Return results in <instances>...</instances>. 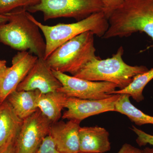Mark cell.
Listing matches in <instances>:
<instances>
[{
    "mask_svg": "<svg viewBox=\"0 0 153 153\" xmlns=\"http://www.w3.org/2000/svg\"><path fill=\"white\" fill-rule=\"evenodd\" d=\"M25 8H19L5 14L8 21L0 25V42L19 52L27 51L44 57L46 42L38 26L28 18Z\"/></svg>",
    "mask_w": 153,
    "mask_h": 153,
    "instance_id": "1",
    "label": "cell"
},
{
    "mask_svg": "<svg viewBox=\"0 0 153 153\" xmlns=\"http://www.w3.org/2000/svg\"><path fill=\"white\" fill-rule=\"evenodd\" d=\"M108 22L109 27L103 38L127 37L141 32L153 42V0H124Z\"/></svg>",
    "mask_w": 153,
    "mask_h": 153,
    "instance_id": "2",
    "label": "cell"
},
{
    "mask_svg": "<svg viewBox=\"0 0 153 153\" xmlns=\"http://www.w3.org/2000/svg\"><path fill=\"white\" fill-rule=\"evenodd\" d=\"M123 53V47H120L111 57L104 60L95 58L73 76L89 81L112 82L120 89H123L130 84L135 76L149 70L145 66H131L125 63Z\"/></svg>",
    "mask_w": 153,
    "mask_h": 153,
    "instance_id": "3",
    "label": "cell"
},
{
    "mask_svg": "<svg viewBox=\"0 0 153 153\" xmlns=\"http://www.w3.org/2000/svg\"><path fill=\"white\" fill-rule=\"evenodd\" d=\"M27 15L44 34L46 44L44 57L45 60L57 48L76 36L87 31H91L94 35L102 37L109 27L108 19L103 12L91 14L76 23L58 24L52 26L43 25L28 12Z\"/></svg>",
    "mask_w": 153,
    "mask_h": 153,
    "instance_id": "4",
    "label": "cell"
},
{
    "mask_svg": "<svg viewBox=\"0 0 153 153\" xmlns=\"http://www.w3.org/2000/svg\"><path fill=\"white\" fill-rule=\"evenodd\" d=\"M94 34L87 31L70 39L57 48L46 59L52 70L62 73L76 74L91 60L95 55Z\"/></svg>",
    "mask_w": 153,
    "mask_h": 153,
    "instance_id": "5",
    "label": "cell"
},
{
    "mask_svg": "<svg viewBox=\"0 0 153 153\" xmlns=\"http://www.w3.org/2000/svg\"><path fill=\"white\" fill-rule=\"evenodd\" d=\"M103 7L100 0H40L26 10L30 13L41 12L44 21L60 18L79 21L94 13L103 12Z\"/></svg>",
    "mask_w": 153,
    "mask_h": 153,
    "instance_id": "6",
    "label": "cell"
},
{
    "mask_svg": "<svg viewBox=\"0 0 153 153\" xmlns=\"http://www.w3.org/2000/svg\"><path fill=\"white\" fill-rule=\"evenodd\" d=\"M52 70L62 85L58 91L68 97L91 100L104 99L111 96V93L118 88L112 82L89 81Z\"/></svg>",
    "mask_w": 153,
    "mask_h": 153,
    "instance_id": "7",
    "label": "cell"
},
{
    "mask_svg": "<svg viewBox=\"0 0 153 153\" xmlns=\"http://www.w3.org/2000/svg\"><path fill=\"white\" fill-rule=\"evenodd\" d=\"M52 124L39 109L24 120L15 140V153H36Z\"/></svg>",
    "mask_w": 153,
    "mask_h": 153,
    "instance_id": "8",
    "label": "cell"
},
{
    "mask_svg": "<svg viewBox=\"0 0 153 153\" xmlns=\"http://www.w3.org/2000/svg\"><path fill=\"white\" fill-rule=\"evenodd\" d=\"M38 58L29 51L18 52L13 57L12 66L7 67L0 77V104L16 90Z\"/></svg>",
    "mask_w": 153,
    "mask_h": 153,
    "instance_id": "9",
    "label": "cell"
},
{
    "mask_svg": "<svg viewBox=\"0 0 153 153\" xmlns=\"http://www.w3.org/2000/svg\"><path fill=\"white\" fill-rule=\"evenodd\" d=\"M120 96L113 94L108 98L97 100L67 97L65 107L67 110L62 115V119L81 122L95 115L115 111L116 104Z\"/></svg>",
    "mask_w": 153,
    "mask_h": 153,
    "instance_id": "10",
    "label": "cell"
},
{
    "mask_svg": "<svg viewBox=\"0 0 153 153\" xmlns=\"http://www.w3.org/2000/svg\"><path fill=\"white\" fill-rule=\"evenodd\" d=\"M62 86L44 57H38L27 76L17 88L20 91L38 90L42 94L57 91Z\"/></svg>",
    "mask_w": 153,
    "mask_h": 153,
    "instance_id": "11",
    "label": "cell"
},
{
    "mask_svg": "<svg viewBox=\"0 0 153 153\" xmlns=\"http://www.w3.org/2000/svg\"><path fill=\"white\" fill-rule=\"evenodd\" d=\"M81 121L70 120L57 121L51 125L49 135L61 153L79 152V132Z\"/></svg>",
    "mask_w": 153,
    "mask_h": 153,
    "instance_id": "12",
    "label": "cell"
},
{
    "mask_svg": "<svg viewBox=\"0 0 153 153\" xmlns=\"http://www.w3.org/2000/svg\"><path fill=\"white\" fill-rule=\"evenodd\" d=\"M79 136V152L103 153L110 150L109 132L103 128L80 127Z\"/></svg>",
    "mask_w": 153,
    "mask_h": 153,
    "instance_id": "13",
    "label": "cell"
},
{
    "mask_svg": "<svg viewBox=\"0 0 153 153\" xmlns=\"http://www.w3.org/2000/svg\"><path fill=\"white\" fill-rule=\"evenodd\" d=\"M23 122L7 100L0 104V149L15 140Z\"/></svg>",
    "mask_w": 153,
    "mask_h": 153,
    "instance_id": "14",
    "label": "cell"
},
{
    "mask_svg": "<svg viewBox=\"0 0 153 153\" xmlns=\"http://www.w3.org/2000/svg\"><path fill=\"white\" fill-rule=\"evenodd\" d=\"M41 92L38 90L13 91L7 97L17 115L24 120L38 110L37 101Z\"/></svg>",
    "mask_w": 153,
    "mask_h": 153,
    "instance_id": "15",
    "label": "cell"
},
{
    "mask_svg": "<svg viewBox=\"0 0 153 153\" xmlns=\"http://www.w3.org/2000/svg\"><path fill=\"white\" fill-rule=\"evenodd\" d=\"M68 97L60 91L41 93L37 101V106L42 113L52 123L58 121L62 117V110L65 108Z\"/></svg>",
    "mask_w": 153,
    "mask_h": 153,
    "instance_id": "16",
    "label": "cell"
},
{
    "mask_svg": "<svg viewBox=\"0 0 153 153\" xmlns=\"http://www.w3.org/2000/svg\"><path fill=\"white\" fill-rule=\"evenodd\" d=\"M120 96L115 105V111L125 115L136 125H153V116L143 112L132 104L130 96L120 94Z\"/></svg>",
    "mask_w": 153,
    "mask_h": 153,
    "instance_id": "17",
    "label": "cell"
},
{
    "mask_svg": "<svg viewBox=\"0 0 153 153\" xmlns=\"http://www.w3.org/2000/svg\"><path fill=\"white\" fill-rule=\"evenodd\" d=\"M153 79V68L144 73L138 74L127 87L119 90H115L111 94H127L134 100L140 102L144 99L143 91L146 85Z\"/></svg>",
    "mask_w": 153,
    "mask_h": 153,
    "instance_id": "18",
    "label": "cell"
},
{
    "mask_svg": "<svg viewBox=\"0 0 153 153\" xmlns=\"http://www.w3.org/2000/svg\"><path fill=\"white\" fill-rule=\"evenodd\" d=\"M40 0H0V14L8 13L19 8H27L35 5Z\"/></svg>",
    "mask_w": 153,
    "mask_h": 153,
    "instance_id": "19",
    "label": "cell"
},
{
    "mask_svg": "<svg viewBox=\"0 0 153 153\" xmlns=\"http://www.w3.org/2000/svg\"><path fill=\"white\" fill-rule=\"evenodd\" d=\"M131 129L137 136L136 141L139 146H144L147 144L153 146V135L147 133L134 126H132Z\"/></svg>",
    "mask_w": 153,
    "mask_h": 153,
    "instance_id": "20",
    "label": "cell"
},
{
    "mask_svg": "<svg viewBox=\"0 0 153 153\" xmlns=\"http://www.w3.org/2000/svg\"><path fill=\"white\" fill-rule=\"evenodd\" d=\"M36 153H61L57 149L54 141L49 135L43 140Z\"/></svg>",
    "mask_w": 153,
    "mask_h": 153,
    "instance_id": "21",
    "label": "cell"
},
{
    "mask_svg": "<svg viewBox=\"0 0 153 153\" xmlns=\"http://www.w3.org/2000/svg\"><path fill=\"white\" fill-rule=\"evenodd\" d=\"M103 5V13L108 19L115 10L123 4L124 0H100Z\"/></svg>",
    "mask_w": 153,
    "mask_h": 153,
    "instance_id": "22",
    "label": "cell"
},
{
    "mask_svg": "<svg viewBox=\"0 0 153 153\" xmlns=\"http://www.w3.org/2000/svg\"><path fill=\"white\" fill-rule=\"evenodd\" d=\"M117 153H143V150L140 149L129 144L125 143Z\"/></svg>",
    "mask_w": 153,
    "mask_h": 153,
    "instance_id": "23",
    "label": "cell"
},
{
    "mask_svg": "<svg viewBox=\"0 0 153 153\" xmlns=\"http://www.w3.org/2000/svg\"><path fill=\"white\" fill-rule=\"evenodd\" d=\"M15 141L0 149V153H15Z\"/></svg>",
    "mask_w": 153,
    "mask_h": 153,
    "instance_id": "24",
    "label": "cell"
},
{
    "mask_svg": "<svg viewBox=\"0 0 153 153\" xmlns=\"http://www.w3.org/2000/svg\"><path fill=\"white\" fill-rule=\"evenodd\" d=\"M7 67L5 60H0V77L3 75Z\"/></svg>",
    "mask_w": 153,
    "mask_h": 153,
    "instance_id": "25",
    "label": "cell"
},
{
    "mask_svg": "<svg viewBox=\"0 0 153 153\" xmlns=\"http://www.w3.org/2000/svg\"><path fill=\"white\" fill-rule=\"evenodd\" d=\"M8 21V17L6 14H0V25Z\"/></svg>",
    "mask_w": 153,
    "mask_h": 153,
    "instance_id": "26",
    "label": "cell"
},
{
    "mask_svg": "<svg viewBox=\"0 0 153 153\" xmlns=\"http://www.w3.org/2000/svg\"><path fill=\"white\" fill-rule=\"evenodd\" d=\"M143 153H153V148H145L143 150Z\"/></svg>",
    "mask_w": 153,
    "mask_h": 153,
    "instance_id": "27",
    "label": "cell"
},
{
    "mask_svg": "<svg viewBox=\"0 0 153 153\" xmlns=\"http://www.w3.org/2000/svg\"><path fill=\"white\" fill-rule=\"evenodd\" d=\"M84 153L79 152V153Z\"/></svg>",
    "mask_w": 153,
    "mask_h": 153,
    "instance_id": "28",
    "label": "cell"
}]
</instances>
